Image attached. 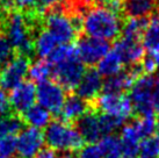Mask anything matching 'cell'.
I'll list each match as a JSON object with an SVG mask.
<instances>
[{
	"label": "cell",
	"instance_id": "1",
	"mask_svg": "<svg viewBox=\"0 0 159 158\" xmlns=\"http://www.w3.org/2000/svg\"><path fill=\"white\" fill-rule=\"evenodd\" d=\"M122 27L120 14L101 6L89 8L83 14L81 29L86 36L111 41L122 33Z\"/></svg>",
	"mask_w": 159,
	"mask_h": 158
},
{
	"label": "cell",
	"instance_id": "2",
	"mask_svg": "<svg viewBox=\"0 0 159 158\" xmlns=\"http://www.w3.org/2000/svg\"><path fill=\"white\" fill-rule=\"evenodd\" d=\"M81 14H67L63 9L52 8L44 15V27L59 44H69L81 29Z\"/></svg>",
	"mask_w": 159,
	"mask_h": 158
},
{
	"label": "cell",
	"instance_id": "3",
	"mask_svg": "<svg viewBox=\"0 0 159 158\" xmlns=\"http://www.w3.org/2000/svg\"><path fill=\"white\" fill-rule=\"evenodd\" d=\"M44 138L50 149L66 154L81 149L85 142L77 128L62 120L51 121L45 128Z\"/></svg>",
	"mask_w": 159,
	"mask_h": 158
},
{
	"label": "cell",
	"instance_id": "4",
	"mask_svg": "<svg viewBox=\"0 0 159 158\" xmlns=\"http://www.w3.org/2000/svg\"><path fill=\"white\" fill-rule=\"evenodd\" d=\"M85 72V64L80 61L75 47H72L65 57L52 64V75L56 81L69 91L77 90Z\"/></svg>",
	"mask_w": 159,
	"mask_h": 158
},
{
	"label": "cell",
	"instance_id": "5",
	"mask_svg": "<svg viewBox=\"0 0 159 158\" xmlns=\"http://www.w3.org/2000/svg\"><path fill=\"white\" fill-rule=\"evenodd\" d=\"M5 30L14 49H16L21 56L26 57L34 51V42L30 37L28 19L23 13H9L5 22Z\"/></svg>",
	"mask_w": 159,
	"mask_h": 158
},
{
	"label": "cell",
	"instance_id": "6",
	"mask_svg": "<svg viewBox=\"0 0 159 158\" xmlns=\"http://www.w3.org/2000/svg\"><path fill=\"white\" fill-rule=\"evenodd\" d=\"M156 77L152 75H142L136 79L130 88V99L134 106V112L139 116H153V92Z\"/></svg>",
	"mask_w": 159,
	"mask_h": 158
},
{
	"label": "cell",
	"instance_id": "7",
	"mask_svg": "<svg viewBox=\"0 0 159 158\" xmlns=\"http://www.w3.org/2000/svg\"><path fill=\"white\" fill-rule=\"evenodd\" d=\"M94 102L97 109L102 114L111 115L123 123L131 118L134 113L131 99L124 93H111L102 91Z\"/></svg>",
	"mask_w": 159,
	"mask_h": 158
},
{
	"label": "cell",
	"instance_id": "8",
	"mask_svg": "<svg viewBox=\"0 0 159 158\" xmlns=\"http://www.w3.org/2000/svg\"><path fill=\"white\" fill-rule=\"evenodd\" d=\"M75 49L80 61L85 65L93 66L98 65L111 48L108 41L91 36H84L78 41Z\"/></svg>",
	"mask_w": 159,
	"mask_h": 158
},
{
	"label": "cell",
	"instance_id": "9",
	"mask_svg": "<svg viewBox=\"0 0 159 158\" xmlns=\"http://www.w3.org/2000/svg\"><path fill=\"white\" fill-rule=\"evenodd\" d=\"M66 90L57 81L47 80L37 86V104L43 106L50 113H61L66 100Z\"/></svg>",
	"mask_w": 159,
	"mask_h": 158
},
{
	"label": "cell",
	"instance_id": "10",
	"mask_svg": "<svg viewBox=\"0 0 159 158\" xmlns=\"http://www.w3.org/2000/svg\"><path fill=\"white\" fill-rule=\"evenodd\" d=\"M29 62L27 57L19 55L0 69V87L12 91L25 81L28 75Z\"/></svg>",
	"mask_w": 159,
	"mask_h": 158
},
{
	"label": "cell",
	"instance_id": "11",
	"mask_svg": "<svg viewBox=\"0 0 159 158\" xmlns=\"http://www.w3.org/2000/svg\"><path fill=\"white\" fill-rule=\"evenodd\" d=\"M19 158H35L36 155L44 149V134L36 128H25L16 137Z\"/></svg>",
	"mask_w": 159,
	"mask_h": 158
},
{
	"label": "cell",
	"instance_id": "12",
	"mask_svg": "<svg viewBox=\"0 0 159 158\" xmlns=\"http://www.w3.org/2000/svg\"><path fill=\"white\" fill-rule=\"evenodd\" d=\"M37 101V87L31 81H23L9 93L11 107L18 113H25Z\"/></svg>",
	"mask_w": 159,
	"mask_h": 158
},
{
	"label": "cell",
	"instance_id": "13",
	"mask_svg": "<svg viewBox=\"0 0 159 158\" xmlns=\"http://www.w3.org/2000/svg\"><path fill=\"white\" fill-rule=\"evenodd\" d=\"M102 76L98 72V70H89L85 72L84 77L77 87V95L83 98L86 101L95 100L103 90Z\"/></svg>",
	"mask_w": 159,
	"mask_h": 158
},
{
	"label": "cell",
	"instance_id": "14",
	"mask_svg": "<svg viewBox=\"0 0 159 158\" xmlns=\"http://www.w3.org/2000/svg\"><path fill=\"white\" fill-rule=\"evenodd\" d=\"M121 57L123 59L124 64L130 66H135L141 64V62L144 58V47L141 43V41H133L128 39H121L114 44V47Z\"/></svg>",
	"mask_w": 159,
	"mask_h": 158
},
{
	"label": "cell",
	"instance_id": "15",
	"mask_svg": "<svg viewBox=\"0 0 159 158\" xmlns=\"http://www.w3.org/2000/svg\"><path fill=\"white\" fill-rule=\"evenodd\" d=\"M120 140L122 145V158H137L141 151V137L135 126L131 123L121 128Z\"/></svg>",
	"mask_w": 159,
	"mask_h": 158
},
{
	"label": "cell",
	"instance_id": "16",
	"mask_svg": "<svg viewBox=\"0 0 159 158\" xmlns=\"http://www.w3.org/2000/svg\"><path fill=\"white\" fill-rule=\"evenodd\" d=\"M89 113V101L84 100L79 95H70L63 105L61 118L64 122H78L80 118Z\"/></svg>",
	"mask_w": 159,
	"mask_h": 158
},
{
	"label": "cell",
	"instance_id": "17",
	"mask_svg": "<svg viewBox=\"0 0 159 158\" xmlns=\"http://www.w3.org/2000/svg\"><path fill=\"white\" fill-rule=\"evenodd\" d=\"M77 129L85 142L89 143H97L103 137L99 122V115L95 113H87L83 116L78 121Z\"/></svg>",
	"mask_w": 159,
	"mask_h": 158
},
{
	"label": "cell",
	"instance_id": "18",
	"mask_svg": "<svg viewBox=\"0 0 159 158\" xmlns=\"http://www.w3.org/2000/svg\"><path fill=\"white\" fill-rule=\"evenodd\" d=\"M142 44L149 55L159 57V13H155L148 20Z\"/></svg>",
	"mask_w": 159,
	"mask_h": 158
},
{
	"label": "cell",
	"instance_id": "19",
	"mask_svg": "<svg viewBox=\"0 0 159 158\" xmlns=\"http://www.w3.org/2000/svg\"><path fill=\"white\" fill-rule=\"evenodd\" d=\"M124 62L121 55L115 48H111L109 53L102 58L101 62L98 64V72L106 78H111L119 75L123 71Z\"/></svg>",
	"mask_w": 159,
	"mask_h": 158
},
{
	"label": "cell",
	"instance_id": "20",
	"mask_svg": "<svg viewBox=\"0 0 159 158\" xmlns=\"http://www.w3.org/2000/svg\"><path fill=\"white\" fill-rule=\"evenodd\" d=\"M156 0H123V11L128 18L146 19L156 8Z\"/></svg>",
	"mask_w": 159,
	"mask_h": 158
},
{
	"label": "cell",
	"instance_id": "21",
	"mask_svg": "<svg viewBox=\"0 0 159 158\" xmlns=\"http://www.w3.org/2000/svg\"><path fill=\"white\" fill-rule=\"evenodd\" d=\"M23 121L31 128L45 129L51 123V113L43 106L35 104L23 113Z\"/></svg>",
	"mask_w": 159,
	"mask_h": 158
},
{
	"label": "cell",
	"instance_id": "22",
	"mask_svg": "<svg viewBox=\"0 0 159 158\" xmlns=\"http://www.w3.org/2000/svg\"><path fill=\"white\" fill-rule=\"evenodd\" d=\"M59 43L48 30H41L37 33L34 40V53L41 58H49L55 51Z\"/></svg>",
	"mask_w": 159,
	"mask_h": 158
},
{
	"label": "cell",
	"instance_id": "23",
	"mask_svg": "<svg viewBox=\"0 0 159 158\" xmlns=\"http://www.w3.org/2000/svg\"><path fill=\"white\" fill-rule=\"evenodd\" d=\"M148 25L146 19L128 18V20L123 23L121 35L123 39L133 40V41H141L144 34V30Z\"/></svg>",
	"mask_w": 159,
	"mask_h": 158
},
{
	"label": "cell",
	"instance_id": "24",
	"mask_svg": "<svg viewBox=\"0 0 159 158\" xmlns=\"http://www.w3.org/2000/svg\"><path fill=\"white\" fill-rule=\"evenodd\" d=\"M103 155V158H122V145L120 137L108 135L98 142Z\"/></svg>",
	"mask_w": 159,
	"mask_h": 158
},
{
	"label": "cell",
	"instance_id": "25",
	"mask_svg": "<svg viewBox=\"0 0 159 158\" xmlns=\"http://www.w3.org/2000/svg\"><path fill=\"white\" fill-rule=\"evenodd\" d=\"M51 73H52V65L44 59H39L31 63L28 70V76L30 77L31 80L39 84L49 80Z\"/></svg>",
	"mask_w": 159,
	"mask_h": 158
},
{
	"label": "cell",
	"instance_id": "26",
	"mask_svg": "<svg viewBox=\"0 0 159 158\" xmlns=\"http://www.w3.org/2000/svg\"><path fill=\"white\" fill-rule=\"evenodd\" d=\"M22 130V121L14 115L0 116V138L15 136Z\"/></svg>",
	"mask_w": 159,
	"mask_h": 158
},
{
	"label": "cell",
	"instance_id": "27",
	"mask_svg": "<svg viewBox=\"0 0 159 158\" xmlns=\"http://www.w3.org/2000/svg\"><path fill=\"white\" fill-rule=\"evenodd\" d=\"M133 124L136 128L139 137L144 140L152 136V134L156 132L157 121L155 120V116H139L135 121H133Z\"/></svg>",
	"mask_w": 159,
	"mask_h": 158
},
{
	"label": "cell",
	"instance_id": "28",
	"mask_svg": "<svg viewBox=\"0 0 159 158\" xmlns=\"http://www.w3.org/2000/svg\"><path fill=\"white\" fill-rule=\"evenodd\" d=\"M141 158H159V137L150 136L141 142Z\"/></svg>",
	"mask_w": 159,
	"mask_h": 158
},
{
	"label": "cell",
	"instance_id": "29",
	"mask_svg": "<svg viewBox=\"0 0 159 158\" xmlns=\"http://www.w3.org/2000/svg\"><path fill=\"white\" fill-rule=\"evenodd\" d=\"M14 47L8 37L0 33V66L2 67L9 61L13 59Z\"/></svg>",
	"mask_w": 159,
	"mask_h": 158
},
{
	"label": "cell",
	"instance_id": "30",
	"mask_svg": "<svg viewBox=\"0 0 159 158\" xmlns=\"http://www.w3.org/2000/svg\"><path fill=\"white\" fill-rule=\"evenodd\" d=\"M16 149H18V143L15 136L0 138V156L5 158H12L16 154Z\"/></svg>",
	"mask_w": 159,
	"mask_h": 158
},
{
	"label": "cell",
	"instance_id": "31",
	"mask_svg": "<svg viewBox=\"0 0 159 158\" xmlns=\"http://www.w3.org/2000/svg\"><path fill=\"white\" fill-rule=\"evenodd\" d=\"M79 158H103L101 148L97 143H89L81 148Z\"/></svg>",
	"mask_w": 159,
	"mask_h": 158
},
{
	"label": "cell",
	"instance_id": "32",
	"mask_svg": "<svg viewBox=\"0 0 159 158\" xmlns=\"http://www.w3.org/2000/svg\"><path fill=\"white\" fill-rule=\"evenodd\" d=\"M141 67L144 75H153L158 70V59L152 55L144 56L143 61L141 62Z\"/></svg>",
	"mask_w": 159,
	"mask_h": 158
},
{
	"label": "cell",
	"instance_id": "33",
	"mask_svg": "<svg viewBox=\"0 0 159 158\" xmlns=\"http://www.w3.org/2000/svg\"><path fill=\"white\" fill-rule=\"evenodd\" d=\"M12 107H11V102H9V97L6 94L2 88L0 87V116L2 115H7Z\"/></svg>",
	"mask_w": 159,
	"mask_h": 158
},
{
	"label": "cell",
	"instance_id": "34",
	"mask_svg": "<svg viewBox=\"0 0 159 158\" xmlns=\"http://www.w3.org/2000/svg\"><path fill=\"white\" fill-rule=\"evenodd\" d=\"M14 5H16L21 9H30L39 5L40 0H13Z\"/></svg>",
	"mask_w": 159,
	"mask_h": 158
},
{
	"label": "cell",
	"instance_id": "35",
	"mask_svg": "<svg viewBox=\"0 0 159 158\" xmlns=\"http://www.w3.org/2000/svg\"><path fill=\"white\" fill-rule=\"evenodd\" d=\"M65 1H69V0H40L39 6H40L41 9L50 11V9L53 8V6L58 5L59 2H65Z\"/></svg>",
	"mask_w": 159,
	"mask_h": 158
},
{
	"label": "cell",
	"instance_id": "36",
	"mask_svg": "<svg viewBox=\"0 0 159 158\" xmlns=\"http://www.w3.org/2000/svg\"><path fill=\"white\" fill-rule=\"evenodd\" d=\"M153 110L157 115H159V76L156 77L155 92H153Z\"/></svg>",
	"mask_w": 159,
	"mask_h": 158
},
{
	"label": "cell",
	"instance_id": "37",
	"mask_svg": "<svg viewBox=\"0 0 159 158\" xmlns=\"http://www.w3.org/2000/svg\"><path fill=\"white\" fill-rule=\"evenodd\" d=\"M35 158H59V156H58L57 151L50 149V148H44L36 155Z\"/></svg>",
	"mask_w": 159,
	"mask_h": 158
},
{
	"label": "cell",
	"instance_id": "38",
	"mask_svg": "<svg viewBox=\"0 0 159 158\" xmlns=\"http://www.w3.org/2000/svg\"><path fill=\"white\" fill-rule=\"evenodd\" d=\"M61 158H78V157H77V156H75L73 154H70V152H69V154H65L63 157H61Z\"/></svg>",
	"mask_w": 159,
	"mask_h": 158
},
{
	"label": "cell",
	"instance_id": "39",
	"mask_svg": "<svg viewBox=\"0 0 159 158\" xmlns=\"http://www.w3.org/2000/svg\"><path fill=\"white\" fill-rule=\"evenodd\" d=\"M156 134H157V136L159 137V120L157 121V126H156Z\"/></svg>",
	"mask_w": 159,
	"mask_h": 158
},
{
	"label": "cell",
	"instance_id": "40",
	"mask_svg": "<svg viewBox=\"0 0 159 158\" xmlns=\"http://www.w3.org/2000/svg\"><path fill=\"white\" fill-rule=\"evenodd\" d=\"M157 59H158V71H159V57H157Z\"/></svg>",
	"mask_w": 159,
	"mask_h": 158
},
{
	"label": "cell",
	"instance_id": "41",
	"mask_svg": "<svg viewBox=\"0 0 159 158\" xmlns=\"http://www.w3.org/2000/svg\"><path fill=\"white\" fill-rule=\"evenodd\" d=\"M156 2H157V5H159V0H156Z\"/></svg>",
	"mask_w": 159,
	"mask_h": 158
},
{
	"label": "cell",
	"instance_id": "42",
	"mask_svg": "<svg viewBox=\"0 0 159 158\" xmlns=\"http://www.w3.org/2000/svg\"><path fill=\"white\" fill-rule=\"evenodd\" d=\"M0 158H5V157H2V156H0Z\"/></svg>",
	"mask_w": 159,
	"mask_h": 158
}]
</instances>
